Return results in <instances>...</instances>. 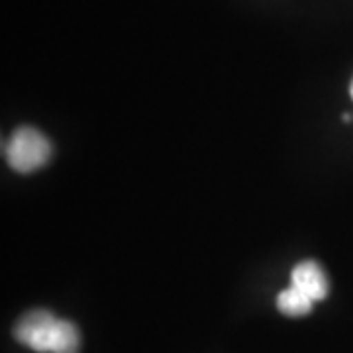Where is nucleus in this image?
Instances as JSON below:
<instances>
[{
    "mask_svg": "<svg viewBox=\"0 0 353 353\" xmlns=\"http://www.w3.org/2000/svg\"><path fill=\"white\" fill-rule=\"evenodd\" d=\"M14 338L39 353H79L81 336L75 324L59 320L48 310L24 314L14 326Z\"/></svg>",
    "mask_w": 353,
    "mask_h": 353,
    "instance_id": "1",
    "label": "nucleus"
},
{
    "mask_svg": "<svg viewBox=\"0 0 353 353\" xmlns=\"http://www.w3.org/2000/svg\"><path fill=\"white\" fill-rule=\"evenodd\" d=\"M51 143L34 128L16 130L6 143V159L18 173H32L50 161Z\"/></svg>",
    "mask_w": 353,
    "mask_h": 353,
    "instance_id": "2",
    "label": "nucleus"
},
{
    "mask_svg": "<svg viewBox=\"0 0 353 353\" xmlns=\"http://www.w3.org/2000/svg\"><path fill=\"white\" fill-rule=\"evenodd\" d=\"M290 281L294 289L304 292L312 303L322 301L328 294V279L324 275V271L320 269V265L314 261H303L292 269Z\"/></svg>",
    "mask_w": 353,
    "mask_h": 353,
    "instance_id": "3",
    "label": "nucleus"
},
{
    "mask_svg": "<svg viewBox=\"0 0 353 353\" xmlns=\"http://www.w3.org/2000/svg\"><path fill=\"white\" fill-rule=\"evenodd\" d=\"M277 306L283 314L304 316L310 312V308H312V301H310V299H308L304 292H301L299 289L289 287V289H285L281 294H279Z\"/></svg>",
    "mask_w": 353,
    "mask_h": 353,
    "instance_id": "4",
    "label": "nucleus"
},
{
    "mask_svg": "<svg viewBox=\"0 0 353 353\" xmlns=\"http://www.w3.org/2000/svg\"><path fill=\"white\" fill-rule=\"evenodd\" d=\"M352 99H353V83H352Z\"/></svg>",
    "mask_w": 353,
    "mask_h": 353,
    "instance_id": "5",
    "label": "nucleus"
}]
</instances>
